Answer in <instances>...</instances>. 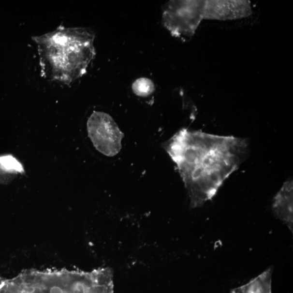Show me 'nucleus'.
Here are the masks:
<instances>
[{
  "label": "nucleus",
  "instance_id": "obj_4",
  "mask_svg": "<svg viewBox=\"0 0 293 293\" xmlns=\"http://www.w3.org/2000/svg\"><path fill=\"white\" fill-rule=\"evenodd\" d=\"M87 131L93 145L102 154L113 157L120 152L124 135L109 114L93 113L87 122Z\"/></svg>",
  "mask_w": 293,
  "mask_h": 293
},
{
  "label": "nucleus",
  "instance_id": "obj_1",
  "mask_svg": "<svg viewBox=\"0 0 293 293\" xmlns=\"http://www.w3.org/2000/svg\"><path fill=\"white\" fill-rule=\"evenodd\" d=\"M166 152L176 165L189 195L190 206L201 207L245 158L246 139L182 129L167 142Z\"/></svg>",
  "mask_w": 293,
  "mask_h": 293
},
{
  "label": "nucleus",
  "instance_id": "obj_6",
  "mask_svg": "<svg viewBox=\"0 0 293 293\" xmlns=\"http://www.w3.org/2000/svg\"><path fill=\"white\" fill-rule=\"evenodd\" d=\"M293 184L289 180L283 184L275 195L273 202V211L275 216L286 224L293 233Z\"/></svg>",
  "mask_w": 293,
  "mask_h": 293
},
{
  "label": "nucleus",
  "instance_id": "obj_8",
  "mask_svg": "<svg viewBox=\"0 0 293 293\" xmlns=\"http://www.w3.org/2000/svg\"><path fill=\"white\" fill-rule=\"evenodd\" d=\"M132 90L136 96L146 97L153 94L155 91V88L152 80L142 77L136 79L132 83Z\"/></svg>",
  "mask_w": 293,
  "mask_h": 293
},
{
  "label": "nucleus",
  "instance_id": "obj_7",
  "mask_svg": "<svg viewBox=\"0 0 293 293\" xmlns=\"http://www.w3.org/2000/svg\"><path fill=\"white\" fill-rule=\"evenodd\" d=\"M272 271L267 269L243 286L235 288L230 293H272Z\"/></svg>",
  "mask_w": 293,
  "mask_h": 293
},
{
  "label": "nucleus",
  "instance_id": "obj_5",
  "mask_svg": "<svg viewBox=\"0 0 293 293\" xmlns=\"http://www.w3.org/2000/svg\"><path fill=\"white\" fill-rule=\"evenodd\" d=\"M252 14L249 1H204V20L220 21L236 20Z\"/></svg>",
  "mask_w": 293,
  "mask_h": 293
},
{
  "label": "nucleus",
  "instance_id": "obj_3",
  "mask_svg": "<svg viewBox=\"0 0 293 293\" xmlns=\"http://www.w3.org/2000/svg\"><path fill=\"white\" fill-rule=\"evenodd\" d=\"M204 1H170L164 7L162 24L172 36L190 38L204 20Z\"/></svg>",
  "mask_w": 293,
  "mask_h": 293
},
{
  "label": "nucleus",
  "instance_id": "obj_2",
  "mask_svg": "<svg viewBox=\"0 0 293 293\" xmlns=\"http://www.w3.org/2000/svg\"><path fill=\"white\" fill-rule=\"evenodd\" d=\"M95 34L84 28H59L34 38L47 76L70 84L82 76L94 59Z\"/></svg>",
  "mask_w": 293,
  "mask_h": 293
}]
</instances>
